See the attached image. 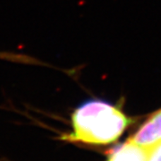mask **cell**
<instances>
[{
    "label": "cell",
    "mask_w": 161,
    "mask_h": 161,
    "mask_svg": "<svg viewBox=\"0 0 161 161\" xmlns=\"http://www.w3.org/2000/svg\"><path fill=\"white\" fill-rule=\"evenodd\" d=\"M132 124L123 110L100 100L86 101L71 116L72 131L61 136L67 142L106 145L116 141Z\"/></svg>",
    "instance_id": "1"
},
{
    "label": "cell",
    "mask_w": 161,
    "mask_h": 161,
    "mask_svg": "<svg viewBox=\"0 0 161 161\" xmlns=\"http://www.w3.org/2000/svg\"><path fill=\"white\" fill-rule=\"evenodd\" d=\"M128 140L147 150L157 146L161 141V108L151 114Z\"/></svg>",
    "instance_id": "2"
},
{
    "label": "cell",
    "mask_w": 161,
    "mask_h": 161,
    "mask_svg": "<svg viewBox=\"0 0 161 161\" xmlns=\"http://www.w3.org/2000/svg\"><path fill=\"white\" fill-rule=\"evenodd\" d=\"M149 151L127 140L113 150L107 161H147Z\"/></svg>",
    "instance_id": "3"
},
{
    "label": "cell",
    "mask_w": 161,
    "mask_h": 161,
    "mask_svg": "<svg viewBox=\"0 0 161 161\" xmlns=\"http://www.w3.org/2000/svg\"><path fill=\"white\" fill-rule=\"evenodd\" d=\"M147 161H161V141L149 151Z\"/></svg>",
    "instance_id": "4"
}]
</instances>
